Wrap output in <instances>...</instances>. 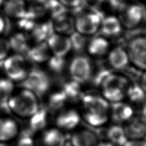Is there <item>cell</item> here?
<instances>
[{"instance_id":"1","label":"cell","mask_w":146,"mask_h":146,"mask_svg":"<svg viewBox=\"0 0 146 146\" xmlns=\"http://www.w3.org/2000/svg\"><path fill=\"white\" fill-rule=\"evenodd\" d=\"M10 111L21 117H31L39 109L36 96L31 91L23 89L16 95H12L8 101Z\"/></svg>"},{"instance_id":"2","label":"cell","mask_w":146,"mask_h":146,"mask_svg":"<svg viewBox=\"0 0 146 146\" xmlns=\"http://www.w3.org/2000/svg\"><path fill=\"white\" fill-rule=\"evenodd\" d=\"M51 86L50 79L46 73L39 68H33L21 83V86L35 93L37 97L45 95Z\"/></svg>"},{"instance_id":"3","label":"cell","mask_w":146,"mask_h":146,"mask_svg":"<svg viewBox=\"0 0 146 146\" xmlns=\"http://www.w3.org/2000/svg\"><path fill=\"white\" fill-rule=\"evenodd\" d=\"M104 18L98 10L80 12L74 19L75 30L83 35H91L98 32Z\"/></svg>"},{"instance_id":"4","label":"cell","mask_w":146,"mask_h":146,"mask_svg":"<svg viewBox=\"0 0 146 146\" xmlns=\"http://www.w3.org/2000/svg\"><path fill=\"white\" fill-rule=\"evenodd\" d=\"M69 71L72 80L83 84L90 80L94 70L89 58L79 54L74 57L70 62Z\"/></svg>"},{"instance_id":"5","label":"cell","mask_w":146,"mask_h":146,"mask_svg":"<svg viewBox=\"0 0 146 146\" xmlns=\"http://www.w3.org/2000/svg\"><path fill=\"white\" fill-rule=\"evenodd\" d=\"M119 20L122 26L128 29H133L141 24L144 19L145 10L141 5L127 3L119 11Z\"/></svg>"},{"instance_id":"6","label":"cell","mask_w":146,"mask_h":146,"mask_svg":"<svg viewBox=\"0 0 146 146\" xmlns=\"http://www.w3.org/2000/svg\"><path fill=\"white\" fill-rule=\"evenodd\" d=\"M3 66L9 79L12 81L22 82L28 75L25 59L19 54L7 57L3 61Z\"/></svg>"},{"instance_id":"7","label":"cell","mask_w":146,"mask_h":146,"mask_svg":"<svg viewBox=\"0 0 146 146\" xmlns=\"http://www.w3.org/2000/svg\"><path fill=\"white\" fill-rule=\"evenodd\" d=\"M129 61L140 70H146V37L137 36L132 38L127 45Z\"/></svg>"},{"instance_id":"8","label":"cell","mask_w":146,"mask_h":146,"mask_svg":"<svg viewBox=\"0 0 146 146\" xmlns=\"http://www.w3.org/2000/svg\"><path fill=\"white\" fill-rule=\"evenodd\" d=\"M46 43L53 56L65 57L72 50L70 38L60 33H52Z\"/></svg>"},{"instance_id":"9","label":"cell","mask_w":146,"mask_h":146,"mask_svg":"<svg viewBox=\"0 0 146 146\" xmlns=\"http://www.w3.org/2000/svg\"><path fill=\"white\" fill-rule=\"evenodd\" d=\"M81 100L86 111L108 113L110 109L108 101L98 95L92 93L83 95Z\"/></svg>"},{"instance_id":"10","label":"cell","mask_w":146,"mask_h":146,"mask_svg":"<svg viewBox=\"0 0 146 146\" xmlns=\"http://www.w3.org/2000/svg\"><path fill=\"white\" fill-rule=\"evenodd\" d=\"M66 137L60 130L51 128L44 130L35 142V146H65Z\"/></svg>"},{"instance_id":"11","label":"cell","mask_w":146,"mask_h":146,"mask_svg":"<svg viewBox=\"0 0 146 146\" xmlns=\"http://www.w3.org/2000/svg\"><path fill=\"white\" fill-rule=\"evenodd\" d=\"M124 129L130 140H140L146 137V121L142 117H133L127 122Z\"/></svg>"},{"instance_id":"12","label":"cell","mask_w":146,"mask_h":146,"mask_svg":"<svg viewBox=\"0 0 146 146\" xmlns=\"http://www.w3.org/2000/svg\"><path fill=\"white\" fill-rule=\"evenodd\" d=\"M80 115L75 109H67L60 113L56 119V124L58 128L66 131L76 128L80 122Z\"/></svg>"},{"instance_id":"13","label":"cell","mask_w":146,"mask_h":146,"mask_svg":"<svg viewBox=\"0 0 146 146\" xmlns=\"http://www.w3.org/2000/svg\"><path fill=\"white\" fill-rule=\"evenodd\" d=\"M111 118L116 123L128 122L133 117V109L131 106L122 101L112 104L110 107Z\"/></svg>"},{"instance_id":"14","label":"cell","mask_w":146,"mask_h":146,"mask_svg":"<svg viewBox=\"0 0 146 146\" xmlns=\"http://www.w3.org/2000/svg\"><path fill=\"white\" fill-rule=\"evenodd\" d=\"M108 60L110 66L115 70L127 68L129 62L127 52L121 46L114 48L109 52Z\"/></svg>"},{"instance_id":"15","label":"cell","mask_w":146,"mask_h":146,"mask_svg":"<svg viewBox=\"0 0 146 146\" xmlns=\"http://www.w3.org/2000/svg\"><path fill=\"white\" fill-rule=\"evenodd\" d=\"M52 23L54 32H56V33L66 35L67 34L71 35L74 32V18L67 13L54 18V22Z\"/></svg>"},{"instance_id":"16","label":"cell","mask_w":146,"mask_h":146,"mask_svg":"<svg viewBox=\"0 0 146 146\" xmlns=\"http://www.w3.org/2000/svg\"><path fill=\"white\" fill-rule=\"evenodd\" d=\"M99 142L98 135L88 129H82L72 135V146H95Z\"/></svg>"},{"instance_id":"17","label":"cell","mask_w":146,"mask_h":146,"mask_svg":"<svg viewBox=\"0 0 146 146\" xmlns=\"http://www.w3.org/2000/svg\"><path fill=\"white\" fill-rule=\"evenodd\" d=\"M51 51L46 42L38 43L37 45L30 48L27 52V56L31 61L40 64L48 61L50 58Z\"/></svg>"},{"instance_id":"18","label":"cell","mask_w":146,"mask_h":146,"mask_svg":"<svg viewBox=\"0 0 146 146\" xmlns=\"http://www.w3.org/2000/svg\"><path fill=\"white\" fill-rule=\"evenodd\" d=\"M87 51L91 56L100 57L108 53L110 43L105 38L98 36L94 37L88 42Z\"/></svg>"},{"instance_id":"19","label":"cell","mask_w":146,"mask_h":146,"mask_svg":"<svg viewBox=\"0 0 146 146\" xmlns=\"http://www.w3.org/2000/svg\"><path fill=\"white\" fill-rule=\"evenodd\" d=\"M4 11L10 17L21 19L27 13V7L24 0H5Z\"/></svg>"},{"instance_id":"20","label":"cell","mask_w":146,"mask_h":146,"mask_svg":"<svg viewBox=\"0 0 146 146\" xmlns=\"http://www.w3.org/2000/svg\"><path fill=\"white\" fill-rule=\"evenodd\" d=\"M18 131V125L14 120L0 118V141L7 142L14 139Z\"/></svg>"},{"instance_id":"21","label":"cell","mask_w":146,"mask_h":146,"mask_svg":"<svg viewBox=\"0 0 146 146\" xmlns=\"http://www.w3.org/2000/svg\"><path fill=\"white\" fill-rule=\"evenodd\" d=\"M14 90V85L10 79H0V110L5 113L10 112L8 101L12 95Z\"/></svg>"},{"instance_id":"22","label":"cell","mask_w":146,"mask_h":146,"mask_svg":"<svg viewBox=\"0 0 146 146\" xmlns=\"http://www.w3.org/2000/svg\"><path fill=\"white\" fill-rule=\"evenodd\" d=\"M122 27V25L118 17L110 15L103 18L100 27L103 35L107 37H113L121 33Z\"/></svg>"},{"instance_id":"23","label":"cell","mask_w":146,"mask_h":146,"mask_svg":"<svg viewBox=\"0 0 146 146\" xmlns=\"http://www.w3.org/2000/svg\"><path fill=\"white\" fill-rule=\"evenodd\" d=\"M128 84V80L122 75L110 73L103 80L101 88L103 90L121 89L125 90Z\"/></svg>"},{"instance_id":"24","label":"cell","mask_w":146,"mask_h":146,"mask_svg":"<svg viewBox=\"0 0 146 146\" xmlns=\"http://www.w3.org/2000/svg\"><path fill=\"white\" fill-rule=\"evenodd\" d=\"M48 109L45 108H39L38 111L30 117V131L32 133L42 131L48 124Z\"/></svg>"},{"instance_id":"25","label":"cell","mask_w":146,"mask_h":146,"mask_svg":"<svg viewBox=\"0 0 146 146\" xmlns=\"http://www.w3.org/2000/svg\"><path fill=\"white\" fill-rule=\"evenodd\" d=\"M106 135L110 142L114 146H124L128 141L124 127L118 124L110 127L106 132Z\"/></svg>"},{"instance_id":"26","label":"cell","mask_w":146,"mask_h":146,"mask_svg":"<svg viewBox=\"0 0 146 146\" xmlns=\"http://www.w3.org/2000/svg\"><path fill=\"white\" fill-rule=\"evenodd\" d=\"M53 33L54 29L52 22L44 23L38 25H36L32 30L33 38L37 43L45 42Z\"/></svg>"},{"instance_id":"27","label":"cell","mask_w":146,"mask_h":146,"mask_svg":"<svg viewBox=\"0 0 146 146\" xmlns=\"http://www.w3.org/2000/svg\"><path fill=\"white\" fill-rule=\"evenodd\" d=\"M81 84L71 80L65 82L62 88V91L66 96L68 101H74L80 99L82 97Z\"/></svg>"},{"instance_id":"28","label":"cell","mask_w":146,"mask_h":146,"mask_svg":"<svg viewBox=\"0 0 146 146\" xmlns=\"http://www.w3.org/2000/svg\"><path fill=\"white\" fill-rule=\"evenodd\" d=\"M67 102V98L62 90L55 92L49 98L48 108L52 111H58L64 108Z\"/></svg>"},{"instance_id":"29","label":"cell","mask_w":146,"mask_h":146,"mask_svg":"<svg viewBox=\"0 0 146 146\" xmlns=\"http://www.w3.org/2000/svg\"><path fill=\"white\" fill-rule=\"evenodd\" d=\"M10 48L17 54L27 53L30 49L27 38L22 33H17L10 38L9 40Z\"/></svg>"},{"instance_id":"30","label":"cell","mask_w":146,"mask_h":146,"mask_svg":"<svg viewBox=\"0 0 146 146\" xmlns=\"http://www.w3.org/2000/svg\"><path fill=\"white\" fill-rule=\"evenodd\" d=\"M84 119L90 126L100 127L107 123L108 115V113L86 111L84 114Z\"/></svg>"},{"instance_id":"31","label":"cell","mask_w":146,"mask_h":146,"mask_svg":"<svg viewBox=\"0 0 146 146\" xmlns=\"http://www.w3.org/2000/svg\"><path fill=\"white\" fill-rule=\"evenodd\" d=\"M126 95L130 101L136 104L142 103L146 99V92L139 84L135 83L129 86L126 91Z\"/></svg>"},{"instance_id":"32","label":"cell","mask_w":146,"mask_h":146,"mask_svg":"<svg viewBox=\"0 0 146 146\" xmlns=\"http://www.w3.org/2000/svg\"><path fill=\"white\" fill-rule=\"evenodd\" d=\"M70 40L71 43L72 50L77 53H81L83 50L87 48L88 42L87 36L81 34L76 31H74L71 33Z\"/></svg>"},{"instance_id":"33","label":"cell","mask_w":146,"mask_h":146,"mask_svg":"<svg viewBox=\"0 0 146 146\" xmlns=\"http://www.w3.org/2000/svg\"><path fill=\"white\" fill-rule=\"evenodd\" d=\"M48 65L49 70L54 74H61L66 66V59L63 57L51 56L48 61Z\"/></svg>"},{"instance_id":"34","label":"cell","mask_w":146,"mask_h":146,"mask_svg":"<svg viewBox=\"0 0 146 146\" xmlns=\"http://www.w3.org/2000/svg\"><path fill=\"white\" fill-rule=\"evenodd\" d=\"M46 7L53 19L67 13V8L59 0H47Z\"/></svg>"},{"instance_id":"35","label":"cell","mask_w":146,"mask_h":146,"mask_svg":"<svg viewBox=\"0 0 146 146\" xmlns=\"http://www.w3.org/2000/svg\"><path fill=\"white\" fill-rule=\"evenodd\" d=\"M126 95V91L121 89L103 90V97L112 103L122 101Z\"/></svg>"},{"instance_id":"36","label":"cell","mask_w":146,"mask_h":146,"mask_svg":"<svg viewBox=\"0 0 146 146\" xmlns=\"http://www.w3.org/2000/svg\"><path fill=\"white\" fill-rule=\"evenodd\" d=\"M17 146H35V142L33 139L32 133L30 130L23 131L21 134L17 141Z\"/></svg>"},{"instance_id":"37","label":"cell","mask_w":146,"mask_h":146,"mask_svg":"<svg viewBox=\"0 0 146 146\" xmlns=\"http://www.w3.org/2000/svg\"><path fill=\"white\" fill-rule=\"evenodd\" d=\"M10 49L9 41L0 38V61H3L7 58Z\"/></svg>"},{"instance_id":"38","label":"cell","mask_w":146,"mask_h":146,"mask_svg":"<svg viewBox=\"0 0 146 146\" xmlns=\"http://www.w3.org/2000/svg\"><path fill=\"white\" fill-rule=\"evenodd\" d=\"M105 0H82V3L91 10H97Z\"/></svg>"},{"instance_id":"39","label":"cell","mask_w":146,"mask_h":146,"mask_svg":"<svg viewBox=\"0 0 146 146\" xmlns=\"http://www.w3.org/2000/svg\"><path fill=\"white\" fill-rule=\"evenodd\" d=\"M109 4L112 9L117 10L120 11L125 5H126V0H108Z\"/></svg>"},{"instance_id":"40","label":"cell","mask_w":146,"mask_h":146,"mask_svg":"<svg viewBox=\"0 0 146 146\" xmlns=\"http://www.w3.org/2000/svg\"><path fill=\"white\" fill-rule=\"evenodd\" d=\"M65 7L78 9L82 3V0H59Z\"/></svg>"},{"instance_id":"41","label":"cell","mask_w":146,"mask_h":146,"mask_svg":"<svg viewBox=\"0 0 146 146\" xmlns=\"http://www.w3.org/2000/svg\"><path fill=\"white\" fill-rule=\"evenodd\" d=\"M124 146H146V141L141 140H128Z\"/></svg>"},{"instance_id":"42","label":"cell","mask_w":146,"mask_h":146,"mask_svg":"<svg viewBox=\"0 0 146 146\" xmlns=\"http://www.w3.org/2000/svg\"><path fill=\"white\" fill-rule=\"evenodd\" d=\"M143 73L140 78V85L142 88L146 92V70Z\"/></svg>"},{"instance_id":"43","label":"cell","mask_w":146,"mask_h":146,"mask_svg":"<svg viewBox=\"0 0 146 146\" xmlns=\"http://www.w3.org/2000/svg\"><path fill=\"white\" fill-rule=\"evenodd\" d=\"M5 28V20L1 15H0V33L3 32Z\"/></svg>"},{"instance_id":"44","label":"cell","mask_w":146,"mask_h":146,"mask_svg":"<svg viewBox=\"0 0 146 146\" xmlns=\"http://www.w3.org/2000/svg\"><path fill=\"white\" fill-rule=\"evenodd\" d=\"M95 146H114L113 144H111L110 142H98Z\"/></svg>"},{"instance_id":"45","label":"cell","mask_w":146,"mask_h":146,"mask_svg":"<svg viewBox=\"0 0 146 146\" xmlns=\"http://www.w3.org/2000/svg\"><path fill=\"white\" fill-rule=\"evenodd\" d=\"M142 117L144 118V119L146 121V102L145 103L144 107L142 108Z\"/></svg>"},{"instance_id":"46","label":"cell","mask_w":146,"mask_h":146,"mask_svg":"<svg viewBox=\"0 0 146 146\" xmlns=\"http://www.w3.org/2000/svg\"><path fill=\"white\" fill-rule=\"evenodd\" d=\"M0 146H11V145L7 144V143H5V142L0 141Z\"/></svg>"},{"instance_id":"47","label":"cell","mask_w":146,"mask_h":146,"mask_svg":"<svg viewBox=\"0 0 146 146\" xmlns=\"http://www.w3.org/2000/svg\"><path fill=\"white\" fill-rule=\"evenodd\" d=\"M4 1H5V0H0V6L3 4Z\"/></svg>"},{"instance_id":"48","label":"cell","mask_w":146,"mask_h":146,"mask_svg":"<svg viewBox=\"0 0 146 146\" xmlns=\"http://www.w3.org/2000/svg\"><path fill=\"white\" fill-rule=\"evenodd\" d=\"M69 146H72V145H69Z\"/></svg>"}]
</instances>
